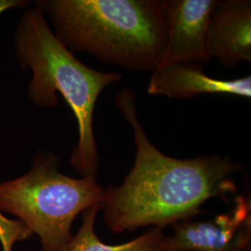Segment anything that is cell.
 Returning a JSON list of instances; mask_svg holds the SVG:
<instances>
[{"label": "cell", "mask_w": 251, "mask_h": 251, "mask_svg": "<svg viewBox=\"0 0 251 251\" xmlns=\"http://www.w3.org/2000/svg\"><path fill=\"white\" fill-rule=\"evenodd\" d=\"M28 3V1L24 0H0V14L9 9L26 7Z\"/></svg>", "instance_id": "cell-11"}, {"label": "cell", "mask_w": 251, "mask_h": 251, "mask_svg": "<svg viewBox=\"0 0 251 251\" xmlns=\"http://www.w3.org/2000/svg\"><path fill=\"white\" fill-rule=\"evenodd\" d=\"M26 226L21 222H10L0 212V240L4 251H11V247L18 240L27 239L32 236Z\"/></svg>", "instance_id": "cell-10"}, {"label": "cell", "mask_w": 251, "mask_h": 251, "mask_svg": "<svg viewBox=\"0 0 251 251\" xmlns=\"http://www.w3.org/2000/svg\"><path fill=\"white\" fill-rule=\"evenodd\" d=\"M167 236L166 251H251V199L237 197L225 214L206 222L183 221Z\"/></svg>", "instance_id": "cell-5"}, {"label": "cell", "mask_w": 251, "mask_h": 251, "mask_svg": "<svg viewBox=\"0 0 251 251\" xmlns=\"http://www.w3.org/2000/svg\"><path fill=\"white\" fill-rule=\"evenodd\" d=\"M115 103L133 132V167L120 186L104 190V223L115 233L164 226L202 213L211 198L229 202L237 191L232 179L242 166L229 156L201 154L191 159L168 156L151 143L137 114L135 93L124 88Z\"/></svg>", "instance_id": "cell-1"}, {"label": "cell", "mask_w": 251, "mask_h": 251, "mask_svg": "<svg viewBox=\"0 0 251 251\" xmlns=\"http://www.w3.org/2000/svg\"><path fill=\"white\" fill-rule=\"evenodd\" d=\"M147 92L171 99H190L202 94H226L250 99L251 76L218 79L207 75L200 64L167 63L152 71Z\"/></svg>", "instance_id": "cell-8"}, {"label": "cell", "mask_w": 251, "mask_h": 251, "mask_svg": "<svg viewBox=\"0 0 251 251\" xmlns=\"http://www.w3.org/2000/svg\"><path fill=\"white\" fill-rule=\"evenodd\" d=\"M36 8L72 53L132 72H152L161 63L167 0H39Z\"/></svg>", "instance_id": "cell-2"}, {"label": "cell", "mask_w": 251, "mask_h": 251, "mask_svg": "<svg viewBox=\"0 0 251 251\" xmlns=\"http://www.w3.org/2000/svg\"><path fill=\"white\" fill-rule=\"evenodd\" d=\"M15 48L21 67H29L33 72L28 93L36 106L57 107L59 91L72 109L78 141L71 165L83 177H95L99 167L93 131L95 104L100 92L122 79L123 75L100 72L85 65L56 37L37 8L23 14L15 32Z\"/></svg>", "instance_id": "cell-3"}, {"label": "cell", "mask_w": 251, "mask_h": 251, "mask_svg": "<svg viewBox=\"0 0 251 251\" xmlns=\"http://www.w3.org/2000/svg\"><path fill=\"white\" fill-rule=\"evenodd\" d=\"M210 61L233 68L251 63V0H216L206 36Z\"/></svg>", "instance_id": "cell-7"}, {"label": "cell", "mask_w": 251, "mask_h": 251, "mask_svg": "<svg viewBox=\"0 0 251 251\" xmlns=\"http://www.w3.org/2000/svg\"><path fill=\"white\" fill-rule=\"evenodd\" d=\"M215 3L216 0H167L168 35L159 65H204L210 62L206 52V36Z\"/></svg>", "instance_id": "cell-6"}, {"label": "cell", "mask_w": 251, "mask_h": 251, "mask_svg": "<svg viewBox=\"0 0 251 251\" xmlns=\"http://www.w3.org/2000/svg\"><path fill=\"white\" fill-rule=\"evenodd\" d=\"M104 190L95 177L75 179L58 170L52 153L39 154L26 174L0 183V211L18 217L40 238L44 251H60L72 239L76 216L102 206Z\"/></svg>", "instance_id": "cell-4"}, {"label": "cell", "mask_w": 251, "mask_h": 251, "mask_svg": "<svg viewBox=\"0 0 251 251\" xmlns=\"http://www.w3.org/2000/svg\"><path fill=\"white\" fill-rule=\"evenodd\" d=\"M101 206H93L83 212V224L75 236L60 251H166L167 236L163 228L153 227L130 242L111 246L101 242L94 232V223Z\"/></svg>", "instance_id": "cell-9"}]
</instances>
